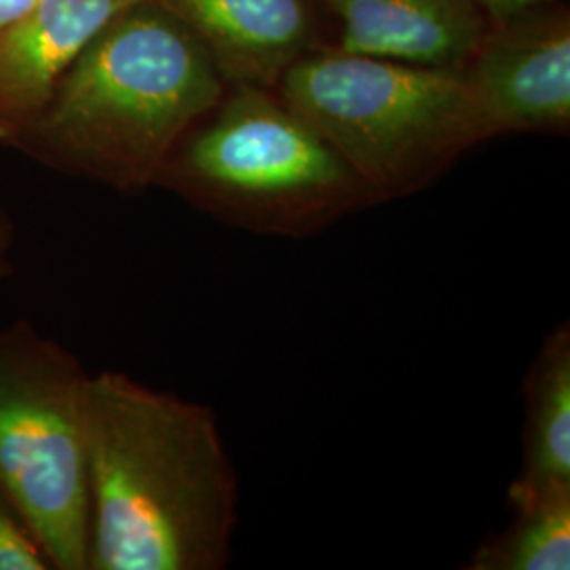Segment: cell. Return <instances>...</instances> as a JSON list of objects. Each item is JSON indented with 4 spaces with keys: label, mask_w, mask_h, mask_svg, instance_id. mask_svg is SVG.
Listing matches in <instances>:
<instances>
[{
    "label": "cell",
    "mask_w": 570,
    "mask_h": 570,
    "mask_svg": "<svg viewBox=\"0 0 570 570\" xmlns=\"http://www.w3.org/2000/svg\"><path fill=\"white\" fill-rule=\"evenodd\" d=\"M87 570H220L239 484L212 407L125 372L89 374Z\"/></svg>",
    "instance_id": "6da1fadb"
},
{
    "label": "cell",
    "mask_w": 570,
    "mask_h": 570,
    "mask_svg": "<svg viewBox=\"0 0 570 570\" xmlns=\"http://www.w3.org/2000/svg\"><path fill=\"white\" fill-rule=\"evenodd\" d=\"M225 91L204 45L140 0L82 49L13 146L63 174L138 195Z\"/></svg>",
    "instance_id": "7a4b0ae2"
},
{
    "label": "cell",
    "mask_w": 570,
    "mask_h": 570,
    "mask_svg": "<svg viewBox=\"0 0 570 570\" xmlns=\"http://www.w3.org/2000/svg\"><path fill=\"white\" fill-rule=\"evenodd\" d=\"M155 186L214 220L263 237L306 239L379 205L345 159L277 89L226 85Z\"/></svg>",
    "instance_id": "3957f363"
},
{
    "label": "cell",
    "mask_w": 570,
    "mask_h": 570,
    "mask_svg": "<svg viewBox=\"0 0 570 570\" xmlns=\"http://www.w3.org/2000/svg\"><path fill=\"white\" fill-rule=\"evenodd\" d=\"M294 108L379 204L421 193L489 142L461 68L317 47L277 82Z\"/></svg>",
    "instance_id": "277c9868"
},
{
    "label": "cell",
    "mask_w": 570,
    "mask_h": 570,
    "mask_svg": "<svg viewBox=\"0 0 570 570\" xmlns=\"http://www.w3.org/2000/svg\"><path fill=\"white\" fill-rule=\"evenodd\" d=\"M79 357L28 320L0 327V490L56 570H87L89 490Z\"/></svg>",
    "instance_id": "5b68a950"
},
{
    "label": "cell",
    "mask_w": 570,
    "mask_h": 570,
    "mask_svg": "<svg viewBox=\"0 0 570 570\" xmlns=\"http://www.w3.org/2000/svg\"><path fill=\"white\" fill-rule=\"evenodd\" d=\"M487 138L510 134L567 136L570 127V16L546 4L489 23L461 66Z\"/></svg>",
    "instance_id": "8992f818"
},
{
    "label": "cell",
    "mask_w": 570,
    "mask_h": 570,
    "mask_svg": "<svg viewBox=\"0 0 570 570\" xmlns=\"http://www.w3.org/2000/svg\"><path fill=\"white\" fill-rule=\"evenodd\" d=\"M136 2L37 0L0 26V144L20 140L82 49Z\"/></svg>",
    "instance_id": "52a82bcc"
},
{
    "label": "cell",
    "mask_w": 570,
    "mask_h": 570,
    "mask_svg": "<svg viewBox=\"0 0 570 570\" xmlns=\"http://www.w3.org/2000/svg\"><path fill=\"white\" fill-rule=\"evenodd\" d=\"M204 45L226 85L275 89L285 70L322 47L313 0H150Z\"/></svg>",
    "instance_id": "ba28073f"
},
{
    "label": "cell",
    "mask_w": 570,
    "mask_h": 570,
    "mask_svg": "<svg viewBox=\"0 0 570 570\" xmlns=\"http://www.w3.org/2000/svg\"><path fill=\"white\" fill-rule=\"evenodd\" d=\"M338 21L336 49L461 68L489 28L468 0H313Z\"/></svg>",
    "instance_id": "9c48e42d"
},
{
    "label": "cell",
    "mask_w": 570,
    "mask_h": 570,
    "mask_svg": "<svg viewBox=\"0 0 570 570\" xmlns=\"http://www.w3.org/2000/svg\"><path fill=\"white\" fill-rule=\"evenodd\" d=\"M524 465L511 487L570 484V327H556L527 376Z\"/></svg>",
    "instance_id": "30bf717a"
},
{
    "label": "cell",
    "mask_w": 570,
    "mask_h": 570,
    "mask_svg": "<svg viewBox=\"0 0 570 570\" xmlns=\"http://www.w3.org/2000/svg\"><path fill=\"white\" fill-rule=\"evenodd\" d=\"M510 501L513 522L478 548L468 569L569 570L570 484L511 487Z\"/></svg>",
    "instance_id": "8fae6325"
},
{
    "label": "cell",
    "mask_w": 570,
    "mask_h": 570,
    "mask_svg": "<svg viewBox=\"0 0 570 570\" xmlns=\"http://www.w3.org/2000/svg\"><path fill=\"white\" fill-rule=\"evenodd\" d=\"M53 569L39 539L0 490V570Z\"/></svg>",
    "instance_id": "7c38bea8"
},
{
    "label": "cell",
    "mask_w": 570,
    "mask_h": 570,
    "mask_svg": "<svg viewBox=\"0 0 570 570\" xmlns=\"http://www.w3.org/2000/svg\"><path fill=\"white\" fill-rule=\"evenodd\" d=\"M468 2L489 23H503L534 11L539 7L551 4L556 0H468Z\"/></svg>",
    "instance_id": "4fadbf2b"
},
{
    "label": "cell",
    "mask_w": 570,
    "mask_h": 570,
    "mask_svg": "<svg viewBox=\"0 0 570 570\" xmlns=\"http://www.w3.org/2000/svg\"><path fill=\"white\" fill-rule=\"evenodd\" d=\"M18 244V226L11 214L0 205V287L16 275L13 249Z\"/></svg>",
    "instance_id": "5bb4252c"
},
{
    "label": "cell",
    "mask_w": 570,
    "mask_h": 570,
    "mask_svg": "<svg viewBox=\"0 0 570 570\" xmlns=\"http://www.w3.org/2000/svg\"><path fill=\"white\" fill-rule=\"evenodd\" d=\"M37 0H0V26L20 18Z\"/></svg>",
    "instance_id": "9a60e30c"
}]
</instances>
